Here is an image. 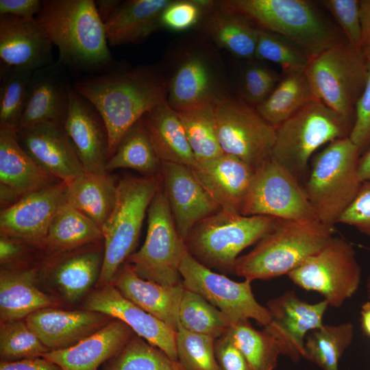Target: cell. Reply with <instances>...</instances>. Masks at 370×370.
I'll return each instance as SVG.
<instances>
[{
  "mask_svg": "<svg viewBox=\"0 0 370 370\" xmlns=\"http://www.w3.org/2000/svg\"><path fill=\"white\" fill-rule=\"evenodd\" d=\"M103 240L64 253L44 258L40 276L53 284L67 303L84 299L99 280L103 261Z\"/></svg>",
  "mask_w": 370,
  "mask_h": 370,
  "instance_id": "18",
  "label": "cell"
},
{
  "mask_svg": "<svg viewBox=\"0 0 370 370\" xmlns=\"http://www.w3.org/2000/svg\"><path fill=\"white\" fill-rule=\"evenodd\" d=\"M147 232L139 250L125 262L142 278L162 284L182 283L180 268L188 252L161 183L147 210Z\"/></svg>",
  "mask_w": 370,
  "mask_h": 370,
  "instance_id": "11",
  "label": "cell"
},
{
  "mask_svg": "<svg viewBox=\"0 0 370 370\" xmlns=\"http://www.w3.org/2000/svg\"><path fill=\"white\" fill-rule=\"evenodd\" d=\"M0 370H62L56 363L43 358L0 362Z\"/></svg>",
  "mask_w": 370,
  "mask_h": 370,
  "instance_id": "55",
  "label": "cell"
},
{
  "mask_svg": "<svg viewBox=\"0 0 370 370\" xmlns=\"http://www.w3.org/2000/svg\"><path fill=\"white\" fill-rule=\"evenodd\" d=\"M39 273L40 266L1 267V322L25 319L40 309L60 305L56 298L38 288Z\"/></svg>",
  "mask_w": 370,
  "mask_h": 370,
  "instance_id": "31",
  "label": "cell"
},
{
  "mask_svg": "<svg viewBox=\"0 0 370 370\" xmlns=\"http://www.w3.org/2000/svg\"><path fill=\"white\" fill-rule=\"evenodd\" d=\"M369 250H370V248H369ZM366 287H367L368 300L370 301V277L367 280Z\"/></svg>",
  "mask_w": 370,
  "mask_h": 370,
  "instance_id": "60",
  "label": "cell"
},
{
  "mask_svg": "<svg viewBox=\"0 0 370 370\" xmlns=\"http://www.w3.org/2000/svg\"><path fill=\"white\" fill-rule=\"evenodd\" d=\"M278 219L243 216L221 208L197 223L185 239L188 251L208 268L233 273L239 254L256 243Z\"/></svg>",
  "mask_w": 370,
  "mask_h": 370,
  "instance_id": "8",
  "label": "cell"
},
{
  "mask_svg": "<svg viewBox=\"0 0 370 370\" xmlns=\"http://www.w3.org/2000/svg\"><path fill=\"white\" fill-rule=\"evenodd\" d=\"M34 71L1 64L0 130L17 132L25 106L27 88Z\"/></svg>",
  "mask_w": 370,
  "mask_h": 370,
  "instance_id": "42",
  "label": "cell"
},
{
  "mask_svg": "<svg viewBox=\"0 0 370 370\" xmlns=\"http://www.w3.org/2000/svg\"><path fill=\"white\" fill-rule=\"evenodd\" d=\"M36 19L58 49V62L82 71L110 70L113 58L93 0H43Z\"/></svg>",
  "mask_w": 370,
  "mask_h": 370,
  "instance_id": "3",
  "label": "cell"
},
{
  "mask_svg": "<svg viewBox=\"0 0 370 370\" xmlns=\"http://www.w3.org/2000/svg\"><path fill=\"white\" fill-rule=\"evenodd\" d=\"M65 189V182H60L1 209L0 235L21 240L42 252L51 223L66 202Z\"/></svg>",
  "mask_w": 370,
  "mask_h": 370,
  "instance_id": "17",
  "label": "cell"
},
{
  "mask_svg": "<svg viewBox=\"0 0 370 370\" xmlns=\"http://www.w3.org/2000/svg\"><path fill=\"white\" fill-rule=\"evenodd\" d=\"M249 62L241 73L238 98L255 108L269 97L282 76L261 62Z\"/></svg>",
  "mask_w": 370,
  "mask_h": 370,
  "instance_id": "47",
  "label": "cell"
},
{
  "mask_svg": "<svg viewBox=\"0 0 370 370\" xmlns=\"http://www.w3.org/2000/svg\"><path fill=\"white\" fill-rule=\"evenodd\" d=\"M142 120L162 162L180 164L191 169L197 165L182 123L166 101L146 112Z\"/></svg>",
  "mask_w": 370,
  "mask_h": 370,
  "instance_id": "33",
  "label": "cell"
},
{
  "mask_svg": "<svg viewBox=\"0 0 370 370\" xmlns=\"http://www.w3.org/2000/svg\"><path fill=\"white\" fill-rule=\"evenodd\" d=\"M180 325L190 332L217 339L231 325L227 317L201 295L186 289L179 310Z\"/></svg>",
  "mask_w": 370,
  "mask_h": 370,
  "instance_id": "41",
  "label": "cell"
},
{
  "mask_svg": "<svg viewBox=\"0 0 370 370\" xmlns=\"http://www.w3.org/2000/svg\"><path fill=\"white\" fill-rule=\"evenodd\" d=\"M241 214L301 222L318 221L301 182L271 158L254 170Z\"/></svg>",
  "mask_w": 370,
  "mask_h": 370,
  "instance_id": "13",
  "label": "cell"
},
{
  "mask_svg": "<svg viewBox=\"0 0 370 370\" xmlns=\"http://www.w3.org/2000/svg\"><path fill=\"white\" fill-rule=\"evenodd\" d=\"M256 26L277 34L300 48L310 60L347 40L309 1L218 0Z\"/></svg>",
  "mask_w": 370,
  "mask_h": 370,
  "instance_id": "4",
  "label": "cell"
},
{
  "mask_svg": "<svg viewBox=\"0 0 370 370\" xmlns=\"http://www.w3.org/2000/svg\"><path fill=\"white\" fill-rule=\"evenodd\" d=\"M161 179L175 225L184 241L197 223L221 209L191 168L162 162Z\"/></svg>",
  "mask_w": 370,
  "mask_h": 370,
  "instance_id": "21",
  "label": "cell"
},
{
  "mask_svg": "<svg viewBox=\"0 0 370 370\" xmlns=\"http://www.w3.org/2000/svg\"><path fill=\"white\" fill-rule=\"evenodd\" d=\"M362 49H370V0L360 1Z\"/></svg>",
  "mask_w": 370,
  "mask_h": 370,
  "instance_id": "56",
  "label": "cell"
},
{
  "mask_svg": "<svg viewBox=\"0 0 370 370\" xmlns=\"http://www.w3.org/2000/svg\"><path fill=\"white\" fill-rule=\"evenodd\" d=\"M119 169H133L147 177L161 175L162 161L142 118L127 131L106 162V172Z\"/></svg>",
  "mask_w": 370,
  "mask_h": 370,
  "instance_id": "36",
  "label": "cell"
},
{
  "mask_svg": "<svg viewBox=\"0 0 370 370\" xmlns=\"http://www.w3.org/2000/svg\"><path fill=\"white\" fill-rule=\"evenodd\" d=\"M354 122V119L313 99L275 128L271 158L300 182L306 180L314 152L325 144L349 137Z\"/></svg>",
  "mask_w": 370,
  "mask_h": 370,
  "instance_id": "7",
  "label": "cell"
},
{
  "mask_svg": "<svg viewBox=\"0 0 370 370\" xmlns=\"http://www.w3.org/2000/svg\"><path fill=\"white\" fill-rule=\"evenodd\" d=\"M360 328L362 333L370 337V301L365 302L360 310Z\"/></svg>",
  "mask_w": 370,
  "mask_h": 370,
  "instance_id": "59",
  "label": "cell"
},
{
  "mask_svg": "<svg viewBox=\"0 0 370 370\" xmlns=\"http://www.w3.org/2000/svg\"><path fill=\"white\" fill-rule=\"evenodd\" d=\"M175 112L197 164L224 154L217 136L214 105H201Z\"/></svg>",
  "mask_w": 370,
  "mask_h": 370,
  "instance_id": "38",
  "label": "cell"
},
{
  "mask_svg": "<svg viewBox=\"0 0 370 370\" xmlns=\"http://www.w3.org/2000/svg\"><path fill=\"white\" fill-rule=\"evenodd\" d=\"M65 69L56 61L33 72L19 128L43 122L64 126L73 88Z\"/></svg>",
  "mask_w": 370,
  "mask_h": 370,
  "instance_id": "25",
  "label": "cell"
},
{
  "mask_svg": "<svg viewBox=\"0 0 370 370\" xmlns=\"http://www.w3.org/2000/svg\"><path fill=\"white\" fill-rule=\"evenodd\" d=\"M358 175L362 182L370 181V147L360 157Z\"/></svg>",
  "mask_w": 370,
  "mask_h": 370,
  "instance_id": "58",
  "label": "cell"
},
{
  "mask_svg": "<svg viewBox=\"0 0 370 370\" xmlns=\"http://www.w3.org/2000/svg\"><path fill=\"white\" fill-rule=\"evenodd\" d=\"M83 309L99 312L126 323L138 336L177 361V332L123 297L112 284L90 291Z\"/></svg>",
  "mask_w": 370,
  "mask_h": 370,
  "instance_id": "19",
  "label": "cell"
},
{
  "mask_svg": "<svg viewBox=\"0 0 370 370\" xmlns=\"http://www.w3.org/2000/svg\"><path fill=\"white\" fill-rule=\"evenodd\" d=\"M172 0H127L104 23L108 43L112 46L139 44L162 29L160 17Z\"/></svg>",
  "mask_w": 370,
  "mask_h": 370,
  "instance_id": "32",
  "label": "cell"
},
{
  "mask_svg": "<svg viewBox=\"0 0 370 370\" xmlns=\"http://www.w3.org/2000/svg\"><path fill=\"white\" fill-rule=\"evenodd\" d=\"M368 62V76L355 109L354 125L349 136L361 154L370 147V49H365Z\"/></svg>",
  "mask_w": 370,
  "mask_h": 370,
  "instance_id": "50",
  "label": "cell"
},
{
  "mask_svg": "<svg viewBox=\"0 0 370 370\" xmlns=\"http://www.w3.org/2000/svg\"><path fill=\"white\" fill-rule=\"evenodd\" d=\"M180 271L184 288L204 297L227 317L231 325L250 319L263 327L270 322L268 309L254 297L251 281L232 280L202 264L188 251Z\"/></svg>",
  "mask_w": 370,
  "mask_h": 370,
  "instance_id": "15",
  "label": "cell"
},
{
  "mask_svg": "<svg viewBox=\"0 0 370 370\" xmlns=\"http://www.w3.org/2000/svg\"><path fill=\"white\" fill-rule=\"evenodd\" d=\"M161 183V175L126 177L117 182L113 209L101 228L104 254L97 288L110 284L134 252L146 213Z\"/></svg>",
  "mask_w": 370,
  "mask_h": 370,
  "instance_id": "9",
  "label": "cell"
},
{
  "mask_svg": "<svg viewBox=\"0 0 370 370\" xmlns=\"http://www.w3.org/2000/svg\"><path fill=\"white\" fill-rule=\"evenodd\" d=\"M65 184L66 202L101 229L116 201L114 179L108 173L84 172Z\"/></svg>",
  "mask_w": 370,
  "mask_h": 370,
  "instance_id": "34",
  "label": "cell"
},
{
  "mask_svg": "<svg viewBox=\"0 0 370 370\" xmlns=\"http://www.w3.org/2000/svg\"><path fill=\"white\" fill-rule=\"evenodd\" d=\"M110 284L126 299L177 331L180 306L184 291L182 283L166 285L143 279L125 262Z\"/></svg>",
  "mask_w": 370,
  "mask_h": 370,
  "instance_id": "28",
  "label": "cell"
},
{
  "mask_svg": "<svg viewBox=\"0 0 370 370\" xmlns=\"http://www.w3.org/2000/svg\"><path fill=\"white\" fill-rule=\"evenodd\" d=\"M36 251H40L21 240L0 235L1 268L15 269L32 267L29 262Z\"/></svg>",
  "mask_w": 370,
  "mask_h": 370,
  "instance_id": "52",
  "label": "cell"
},
{
  "mask_svg": "<svg viewBox=\"0 0 370 370\" xmlns=\"http://www.w3.org/2000/svg\"><path fill=\"white\" fill-rule=\"evenodd\" d=\"M53 45L36 18L0 16L1 64L35 71L54 62Z\"/></svg>",
  "mask_w": 370,
  "mask_h": 370,
  "instance_id": "26",
  "label": "cell"
},
{
  "mask_svg": "<svg viewBox=\"0 0 370 370\" xmlns=\"http://www.w3.org/2000/svg\"><path fill=\"white\" fill-rule=\"evenodd\" d=\"M225 335L244 356L252 370H274L281 354L274 338L256 330L249 320L230 325Z\"/></svg>",
  "mask_w": 370,
  "mask_h": 370,
  "instance_id": "40",
  "label": "cell"
},
{
  "mask_svg": "<svg viewBox=\"0 0 370 370\" xmlns=\"http://www.w3.org/2000/svg\"><path fill=\"white\" fill-rule=\"evenodd\" d=\"M361 153L349 137L335 140L312 158L302 185L317 220L334 227L357 196Z\"/></svg>",
  "mask_w": 370,
  "mask_h": 370,
  "instance_id": "6",
  "label": "cell"
},
{
  "mask_svg": "<svg viewBox=\"0 0 370 370\" xmlns=\"http://www.w3.org/2000/svg\"><path fill=\"white\" fill-rule=\"evenodd\" d=\"M255 59L280 65L283 74L304 71L310 58L285 38L258 27Z\"/></svg>",
  "mask_w": 370,
  "mask_h": 370,
  "instance_id": "45",
  "label": "cell"
},
{
  "mask_svg": "<svg viewBox=\"0 0 370 370\" xmlns=\"http://www.w3.org/2000/svg\"><path fill=\"white\" fill-rule=\"evenodd\" d=\"M214 351L221 370H252L244 356L225 334L215 340Z\"/></svg>",
  "mask_w": 370,
  "mask_h": 370,
  "instance_id": "53",
  "label": "cell"
},
{
  "mask_svg": "<svg viewBox=\"0 0 370 370\" xmlns=\"http://www.w3.org/2000/svg\"><path fill=\"white\" fill-rule=\"evenodd\" d=\"M48 352L49 350L30 330L25 319L1 322V361L40 358Z\"/></svg>",
  "mask_w": 370,
  "mask_h": 370,
  "instance_id": "44",
  "label": "cell"
},
{
  "mask_svg": "<svg viewBox=\"0 0 370 370\" xmlns=\"http://www.w3.org/2000/svg\"><path fill=\"white\" fill-rule=\"evenodd\" d=\"M20 145L45 171L67 182L85 172L63 126L39 123L16 132Z\"/></svg>",
  "mask_w": 370,
  "mask_h": 370,
  "instance_id": "20",
  "label": "cell"
},
{
  "mask_svg": "<svg viewBox=\"0 0 370 370\" xmlns=\"http://www.w3.org/2000/svg\"><path fill=\"white\" fill-rule=\"evenodd\" d=\"M304 73L315 99L336 112L354 119L368 76L363 49L346 40L311 58Z\"/></svg>",
  "mask_w": 370,
  "mask_h": 370,
  "instance_id": "10",
  "label": "cell"
},
{
  "mask_svg": "<svg viewBox=\"0 0 370 370\" xmlns=\"http://www.w3.org/2000/svg\"><path fill=\"white\" fill-rule=\"evenodd\" d=\"M361 275L352 244L332 236L287 275L299 288L317 292L330 306L339 308L358 291Z\"/></svg>",
  "mask_w": 370,
  "mask_h": 370,
  "instance_id": "12",
  "label": "cell"
},
{
  "mask_svg": "<svg viewBox=\"0 0 370 370\" xmlns=\"http://www.w3.org/2000/svg\"><path fill=\"white\" fill-rule=\"evenodd\" d=\"M214 114L224 153L241 159L254 170L271 159L275 127L256 108L232 95L214 106Z\"/></svg>",
  "mask_w": 370,
  "mask_h": 370,
  "instance_id": "14",
  "label": "cell"
},
{
  "mask_svg": "<svg viewBox=\"0 0 370 370\" xmlns=\"http://www.w3.org/2000/svg\"><path fill=\"white\" fill-rule=\"evenodd\" d=\"M160 64L167 81L166 102L175 111L215 106L232 95L218 49L195 30L173 40Z\"/></svg>",
  "mask_w": 370,
  "mask_h": 370,
  "instance_id": "2",
  "label": "cell"
},
{
  "mask_svg": "<svg viewBox=\"0 0 370 370\" xmlns=\"http://www.w3.org/2000/svg\"><path fill=\"white\" fill-rule=\"evenodd\" d=\"M215 340L180 325L176 336L177 361L186 370H221L215 355Z\"/></svg>",
  "mask_w": 370,
  "mask_h": 370,
  "instance_id": "46",
  "label": "cell"
},
{
  "mask_svg": "<svg viewBox=\"0 0 370 370\" xmlns=\"http://www.w3.org/2000/svg\"><path fill=\"white\" fill-rule=\"evenodd\" d=\"M103 240L101 229L65 202L51 223L42 252L47 257Z\"/></svg>",
  "mask_w": 370,
  "mask_h": 370,
  "instance_id": "35",
  "label": "cell"
},
{
  "mask_svg": "<svg viewBox=\"0 0 370 370\" xmlns=\"http://www.w3.org/2000/svg\"><path fill=\"white\" fill-rule=\"evenodd\" d=\"M329 306L325 300L309 304L287 291L267 303L270 322L264 330L278 343L281 354L293 362L306 359L305 339L307 334L321 328Z\"/></svg>",
  "mask_w": 370,
  "mask_h": 370,
  "instance_id": "16",
  "label": "cell"
},
{
  "mask_svg": "<svg viewBox=\"0 0 370 370\" xmlns=\"http://www.w3.org/2000/svg\"><path fill=\"white\" fill-rule=\"evenodd\" d=\"M73 87L102 116L108 135V158L127 131L167 98V81L160 64L110 69L79 79Z\"/></svg>",
  "mask_w": 370,
  "mask_h": 370,
  "instance_id": "1",
  "label": "cell"
},
{
  "mask_svg": "<svg viewBox=\"0 0 370 370\" xmlns=\"http://www.w3.org/2000/svg\"><path fill=\"white\" fill-rule=\"evenodd\" d=\"M320 2L335 18L347 41L356 47L362 48L360 1L323 0Z\"/></svg>",
  "mask_w": 370,
  "mask_h": 370,
  "instance_id": "48",
  "label": "cell"
},
{
  "mask_svg": "<svg viewBox=\"0 0 370 370\" xmlns=\"http://www.w3.org/2000/svg\"><path fill=\"white\" fill-rule=\"evenodd\" d=\"M201 5L202 14L193 30L207 37L218 49H225L238 59H255L258 27L218 1L201 0Z\"/></svg>",
  "mask_w": 370,
  "mask_h": 370,
  "instance_id": "27",
  "label": "cell"
},
{
  "mask_svg": "<svg viewBox=\"0 0 370 370\" xmlns=\"http://www.w3.org/2000/svg\"><path fill=\"white\" fill-rule=\"evenodd\" d=\"M200 0H172L160 17L162 28L176 32L194 29L201 18Z\"/></svg>",
  "mask_w": 370,
  "mask_h": 370,
  "instance_id": "49",
  "label": "cell"
},
{
  "mask_svg": "<svg viewBox=\"0 0 370 370\" xmlns=\"http://www.w3.org/2000/svg\"><path fill=\"white\" fill-rule=\"evenodd\" d=\"M134 331L124 322L114 319L103 328L75 345L49 351L42 357L62 370H100L127 343Z\"/></svg>",
  "mask_w": 370,
  "mask_h": 370,
  "instance_id": "30",
  "label": "cell"
},
{
  "mask_svg": "<svg viewBox=\"0 0 370 370\" xmlns=\"http://www.w3.org/2000/svg\"><path fill=\"white\" fill-rule=\"evenodd\" d=\"M354 338L352 323L323 325L309 332L305 340L306 359L323 370H338V362Z\"/></svg>",
  "mask_w": 370,
  "mask_h": 370,
  "instance_id": "39",
  "label": "cell"
},
{
  "mask_svg": "<svg viewBox=\"0 0 370 370\" xmlns=\"http://www.w3.org/2000/svg\"><path fill=\"white\" fill-rule=\"evenodd\" d=\"M338 223L354 227L370 237V181L362 182L357 196Z\"/></svg>",
  "mask_w": 370,
  "mask_h": 370,
  "instance_id": "51",
  "label": "cell"
},
{
  "mask_svg": "<svg viewBox=\"0 0 370 370\" xmlns=\"http://www.w3.org/2000/svg\"><path fill=\"white\" fill-rule=\"evenodd\" d=\"M63 128L85 172L108 173V135L104 121L93 104L73 87Z\"/></svg>",
  "mask_w": 370,
  "mask_h": 370,
  "instance_id": "22",
  "label": "cell"
},
{
  "mask_svg": "<svg viewBox=\"0 0 370 370\" xmlns=\"http://www.w3.org/2000/svg\"><path fill=\"white\" fill-rule=\"evenodd\" d=\"M100 370H186L158 347L135 333Z\"/></svg>",
  "mask_w": 370,
  "mask_h": 370,
  "instance_id": "43",
  "label": "cell"
},
{
  "mask_svg": "<svg viewBox=\"0 0 370 370\" xmlns=\"http://www.w3.org/2000/svg\"><path fill=\"white\" fill-rule=\"evenodd\" d=\"M192 170L221 208L241 214L254 172L249 165L234 156L224 153L197 164Z\"/></svg>",
  "mask_w": 370,
  "mask_h": 370,
  "instance_id": "29",
  "label": "cell"
},
{
  "mask_svg": "<svg viewBox=\"0 0 370 370\" xmlns=\"http://www.w3.org/2000/svg\"><path fill=\"white\" fill-rule=\"evenodd\" d=\"M120 0H97L95 1L98 14L103 22L107 21L118 5L121 3Z\"/></svg>",
  "mask_w": 370,
  "mask_h": 370,
  "instance_id": "57",
  "label": "cell"
},
{
  "mask_svg": "<svg viewBox=\"0 0 370 370\" xmlns=\"http://www.w3.org/2000/svg\"><path fill=\"white\" fill-rule=\"evenodd\" d=\"M25 319L42 344L49 351H54L75 345L114 319L86 309L69 310L49 307L40 309Z\"/></svg>",
  "mask_w": 370,
  "mask_h": 370,
  "instance_id": "24",
  "label": "cell"
},
{
  "mask_svg": "<svg viewBox=\"0 0 370 370\" xmlns=\"http://www.w3.org/2000/svg\"><path fill=\"white\" fill-rule=\"evenodd\" d=\"M334 228L319 221L278 219L249 252L236 259L233 273L251 282L288 275L328 243Z\"/></svg>",
  "mask_w": 370,
  "mask_h": 370,
  "instance_id": "5",
  "label": "cell"
},
{
  "mask_svg": "<svg viewBox=\"0 0 370 370\" xmlns=\"http://www.w3.org/2000/svg\"><path fill=\"white\" fill-rule=\"evenodd\" d=\"M41 7L40 0H0V16L9 15L32 19L36 17Z\"/></svg>",
  "mask_w": 370,
  "mask_h": 370,
  "instance_id": "54",
  "label": "cell"
},
{
  "mask_svg": "<svg viewBox=\"0 0 370 370\" xmlns=\"http://www.w3.org/2000/svg\"><path fill=\"white\" fill-rule=\"evenodd\" d=\"M313 99L304 71L293 72L284 74L269 97L255 108L276 128Z\"/></svg>",
  "mask_w": 370,
  "mask_h": 370,
  "instance_id": "37",
  "label": "cell"
},
{
  "mask_svg": "<svg viewBox=\"0 0 370 370\" xmlns=\"http://www.w3.org/2000/svg\"><path fill=\"white\" fill-rule=\"evenodd\" d=\"M60 182L23 149L16 132L0 130L1 209L11 206L29 193Z\"/></svg>",
  "mask_w": 370,
  "mask_h": 370,
  "instance_id": "23",
  "label": "cell"
}]
</instances>
